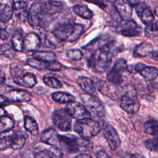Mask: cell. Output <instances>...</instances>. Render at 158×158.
<instances>
[{
  "instance_id": "cell-31",
  "label": "cell",
  "mask_w": 158,
  "mask_h": 158,
  "mask_svg": "<svg viewBox=\"0 0 158 158\" xmlns=\"http://www.w3.org/2000/svg\"><path fill=\"white\" fill-rule=\"evenodd\" d=\"M144 132L146 134L151 135L158 138V122L155 120H148L145 122L143 127Z\"/></svg>"
},
{
  "instance_id": "cell-5",
  "label": "cell",
  "mask_w": 158,
  "mask_h": 158,
  "mask_svg": "<svg viewBox=\"0 0 158 158\" xmlns=\"http://www.w3.org/2000/svg\"><path fill=\"white\" fill-rule=\"evenodd\" d=\"M74 131L83 139H89L98 135L101 130L100 124L91 118L77 120L73 125Z\"/></svg>"
},
{
  "instance_id": "cell-36",
  "label": "cell",
  "mask_w": 158,
  "mask_h": 158,
  "mask_svg": "<svg viewBox=\"0 0 158 158\" xmlns=\"http://www.w3.org/2000/svg\"><path fill=\"white\" fill-rule=\"evenodd\" d=\"M13 136L10 135H0V150H4L11 147Z\"/></svg>"
},
{
  "instance_id": "cell-22",
  "label": "cell",
  "mask_w": 158,
  "mask_h": 158,
  "mask_svg": "<svg viewBox=\"0 0 158 158\" xmlns=\"http://www.w3.org/2000/svg\"><path fill=\"white\" fill-rule=\"evenodd\" d=\"M77 83L87 94L94 95L96 93L95 85L90 78L87 77H80L77 78Z\"/></svg>"
},
{
  "instance_id": "cell-40",
  "label": "cell",
  "mask_w": 158,
  "mask_h": 158,
  "mask_svg": "<svg viewBox=\"0 0 158 158\" xmlns=\"http://www.w3.org/2000/svg\"><path fill=\"white\" fill-rule=\"evenodd\" d=\"M145 146L150 151H157L158 149V138H154L147 139L145 141Z\"/></svg>"
},
{
  "instance_id": "cell-45",
  "label": "cell",
  "mask_w": 158,
  "mask_h": 158,
  "mask_svg": "<svg viewBox=\"0 0 158 158\" xmlns=\"http://www.w3.org/2000/svg\"><path fill=\"white\" fill-rule=\"evenodd\" d=\"M95 158H111L106 152L103 151H99L95 156Z\"/></svg>"
},
{
  "instance_id": "cell-38",
  "label": "cell",
  "mask_w": 158,
  "mask_h": 158,
  "mask_svg": "<svg viewBox=\"0 0 158 158\" xmlns=\"http://www.w3.org/2000/svg\"><path fill=\"white\" fill-rule=\"evenodd\" d=\"M112 68L123 74V73L127 70L128 68L126 60L123 58L118 59L115 61Z\"/></svg>"
},
{
  "instance_id": "cell-6",
  "label": "cell",
  "mask_w": 158,
  "mask_h": 158,
  "mask_svg": "<svg viewBox=\"0 0 158 158\" xmlns=\"http://www.w3.org/2000/svg\"><path fill=\"white\" fill-rule=\"evenodd\" d=\"M80 98L84 104V106L90 114L99 117L105 115L104 107L101 101L96 96L85 93L81 94Z\"/></svg>"
},
{
  "instance_id": "cell-41",
  "label": "cell",
  "mask_w": 158,
  "mask_h": 158,
  "mask_svg": "<svg viewBox=\"0 0 158 158\" xmlns=\"http://www.w3.org/2000/svg\"><path fill=\"white\" fill-rule=\"evenodd\" d=\"M13 49L14 48H12V46L7 43L3 44L1 46V51L2 53L7 57H9V58H13V57L15 56V52Z\"/></svg>"
},
{
  "instance_id": "cell-15",
  "label": "cell",
  "mask_w": 158,
  "mask_h": 158,
  "mask_svg": "<svg viewBox=\"0 0 158 158\" xmlns=\"http://www.w3.org/2000/svg\"><path fill=\"white\" fill-rule=\"evenodd\" d=\"M114 6L119 16L124 21L128 20L132 15V6L125 0H115Z\"/></svg>"
},
{
  "instance_id": "cell-21",
  "label": "cell",
  "mask_w": 158,
  "mask_h": 158,
  "mask_svg": "<svg viewBox=\"0 0 158 158\" xmlns=\"http://www.w3.org/2000/svg\"><path fill=\"white\" fill-rule=\"evenodd\" d=\"M40 138L43 143L51 146H56L58 143L59 134L55 128H49L41 133Z\"/></svg>"
},
{
  "instance_id": "cell-42",
  "label": "cell",
  "mask_w": 158,
  "mask_h": 158,
  "mask_svg": "<svg viewBox=\"0 0 158 158\" xmlns=\"http://www.w3.org/2000/svg\"><path fill=\"white\" fill-rule=\"evenodd\" d=\"M22 71V67L20 65L16 63H13L10 65V72L11 75L13 77V78L20 75Z\"/></svg>"
},
{
  "instance_id": "cell-16",
  "label": "cell",
  "mask_w": 158,
  "mask_h": 158,
  "mask_svg": "<svg viewBox=\"0 0 158 158\" xmlns=\"http://www.w3.org/2000/svg\"><path fill=\"white\" fill-rule=\"evenodd\" d=\"M28 4L23 1H18L14 2V12L15 19L20 22H24L28 20V11L27 10Z\"/></svg>"
},
{
  "instance_id": "cell-27",
  "label": "cell",
  "mask_w": 158,
  "mask_h": 158,
  "mask_svg": "<svg viewBox=\"0 0 158 158\" xmlns=\"http://www.w3.org/2000/svg\"><path fill=\"white\" fill-rule=\"evenodd\" d=\"M107 79L108 81L114 85H120L123 81V73L112 68L107 74Z\"/></svg>"
},
{
  "instance_id": "cell-1",
  "label": "cell",
  "mask_w": 158,
  "mask_h": 158,
  "mask_svg": "<svg viewBox=\"0 0 158 158\" xmlns=\"http://www.w3.org/2000/svg\"><path fill=\"white\" fill-rule=\"evenodd\" d=\"M114 46V41H109L99 47L98 52H93L88 59V64L96 72L102 73L110 66L112 55L110 50Z\"/></svg>"
},
{
  "instance_id": "cell-7",
  "label": "cell",
  "mask_w": 158,
  "mask_h": 158,
  "mask_svg": "<svg viewBox=\"0 0 158 158\" xmlns=\"http://www.w3.org/2000/svg\"><path fill=\"white\" fill-rule=\"evenodd\" d=\"M71 117L65 109L56 110L52 114V120L55 127L63 131L70 130L72 125Z\"/></svg>"
},
{
  "instance_id": "cell-33",
  "label": "cell",
  "mask_w": 158,
  "mask_h": 158,
  "mask_svg": "<svg viewBox=\"0 0 158 158\" xmlns=\"http://www.w3.org/2000/svg\"><path fill=\"white\" fill-rule=\"evenodd\" d=\"M24 38L21 33H15L11 39V43L13 48L17 51H22L23 50Z\"/></svg>"
},
{
  "instance_id": "cell-32",
  "label": "cell",
  "mask_w": 158,
  "mask_h": 158,
  "mask_svg": "<svg viewBox=\"0 0 158 158\" xmlns=\"http://www.w3.org/2000/svg\"><path fill=\"white\" fill-rule=\"evenodd\" d=\"M73 11L77 15L85 19H89L93 16L92 12L85 6L75 5L73 7Z\"/></svg>"
},
{
  "instance_id": "cell-20",
  "label": "cell",
  "mask_w": 158,
  "mask_h": 158,
  "mask_svg": "<svg viewBox=\"0 0 158 158\" xmlns=\"http://www.w3.org/2000/svg\"><path fill=\"white\" fill-rule=\"evenodd\" d=\"M120 34L127 37L138 36L140 34V29L134 20H128L123 25L120 29Z\"/></svg>"
},
{
  "instance_id": "cell-25",
  "label": "cell",
  "mask_w": 158,
  "mask_h": 158,
  "mask_svg": "<svg viewBox=\"0 0 158 158\" xmlns=\"http://www.w3.org/2000/svg\"><path fill=\"white\" fill-rule=\"evenodd\" d=\"M52 99L57 102L60 103H72L75 101V97L67 93L57 91L52 93Z\"/></svg>"
},
{
  "instance_id": "cell-48",
  "label": "cell",
  "mask_w": 158,
  "mask_h": 158,
  "mask_svg": "<svg viewBox=\"0 0 158 158\" xmlns=\"http://www.w3.org/2000/svg\"><path fill=\"white\" fill-rule=\"evenodd\" d=\"M74 158H92V157L89 155H88L87 154L81 153V154H80L77 155Z\"/></svg>"
},
{
  "instance_id": "cell-50",
  "label": "cell",
  "mask_w": 158,
  "mask_h": 158,
  "mask_svg": "<svg viewBox=\"0 0 158 158\" xmlns=\"http://www.w3.org/2000/svg\"><path fill=\"white\" fill-rule=\"evenodd\" d=\"M130 158H146V157H144L142 155H140V154H135L131 155L130 157Z\"/></svg>"
},
{
  "instance_id": "cell-39",
  "label": "cell",
  "mask_w": 158,
  "mask_h": 158,
  "mask_svg": "<svg viewBox=\"0 0 158 158\" xmlns=\"http://www.w3.org/2000/svg\"><path fill=\"white\" fill-rule=\"evenodd\" d=\"M67 57L73 60H80L83 57V53L79 49H70L66 53Z\"/></svg>"
},
{
  "instance_id": "cell-23",
  "label": "cell",
  "mask_w": 158,
  "mask_h": 158,
  "mask_svg": "<svg viewBox=\"0 0 158 158\" xmlns=\"http://www.w3.org/2000/svg\"><path fill=\"white\" fill-rule=\"evenodd\" d=\"M152 52L153 47L152 44L149 42L143 41L135 47L133 54L136 57H146L150 56Z\"/></svg>"
},
{
  "instance_id": "cell-4",
  "label": "cell",
  "mask_w": 158,
  "mask_h": 158,
  "mask_svg": "<svg viewBox=\"0 0 158 158\" xmlns=\"http://www.w3.org/2000/svg\"><path fill=\"white\" fill-rule=\"evenodd\" d=\"M48 16L51 17L46 10L44 2H34L29 9L28 21L33 28L40 30L48 22Z\"/></svg>"
},
{
  "instance_id": "cell-3",
  "label": "cell",
  "mask_w": 158,
  "mask_h": 158,
  "mask_svg": "<svg viewBox=\"0 0 158 158\" xmlns=\"http://www.w3.org/2000/svg\"><path fill=\"white\" fill-rule=\"evenodd\" d=\"M83 27L78 23H64L56 27L52 34L60 41L73 42L82 35Z\"/></svg>"
},
{
  "instance_id": "cell-18",
  "label": "cell",
  "mask_w": 158,
  "mask_h": 158,
  "mask_svg": "<svg viewBox=\"0 0 158 158\" xmlns=\"http://www.w3.org/2000/svg\"><path fill=\"white\" fill-rule=\"evenodd\" d=\"M5 97L7 101L11 102H28L31 100L30 94L21 89H12Z\"/></svg>"
},
{
  "instance_id": "cell-10",
  "label": "cell",
  "mask_w": 158,
  "mask_h": 158,
  "mask_svg": "<svg viewBox=\"0 0 158 158\" xmlns=\"http://www.w3.org/2000/svg\"><path fill=\"white\" fill-rule=\"evenodd\" d=\"M69 115L77 120L90 118L91 114L85 106L79 102H72L69 104L65 108Z\"/></svg>"
},
{
  "instance_id": "cell-49",
  "label": "cell",
  "mask_w": 158,
  "mask_h": 158,
  "mask_svg": "<svg viewBox=\"0 0 158 158\" xmlns=\"http://www.w3.org/2000/svg\"><path fill=\"white\" fill-rule=\"evenodd\" d=\"M127 2H128L129 4H130L132 6H135L136 4H138L139 2V0H125Z\"/></svg>"
},
{
  "instance_id": "cell-19",
  "label": "cell",
  "mask_w": 158,
  "mask_h": 158,
  "mask_svg": "<svg viewBox=\"0 0 158 158\" xmlns=\"http://www.w3.org/2000/svg\"><path fill=\"white\" fill-rule=\"evenodd\" d=\"M14 81L18 85L27 88H32L36 84L37 80L35 75L33 73H25L23 75L14 77Z\"/></svg>"
},
{
  "instance_id": "cell-52",
  "label": "cell",
  "mask_w": 158,
  "mask_h": 158,
  "mask_svg": "<svg viewBox=\"0 0 158 158\" xmlns=\"http://www.w3.org/2000/svg\"><path fill=\"white\" fill-rule=\"evenodd\" d=\"M154 12H155V14L157 17H158V6H157L156 8H155V10H154Z\"/></svg>"
},
{
  "instance_id": "cell-24",
  "label": "cell",
  "mask_w": 158,
  "mask_h": 158,
  "mask_svg": "<svg viewBox=\"0 0 158 158\" xmlns=\"http://www.w3.org/2000/svg\"><path fill=\"white\" fill-rule=\"evenodd\" d=\"M34 158H64L60 149L52 148L50 149H44L38 152Z\"/></svg>"
},
{
  "instance_id": "cell-44",
  "label": "cell",
  "mask_w": 158,
  "mask_h": 158,
  "mask_svg": "<svg viewBox=\"0 0 158 158\" xmlns=\"http://www.w3.org/2000/svg\"><path fill=\"white\" fill-rule=\"evenodd\" d=\"M9 36L8 31L4 28H0V38L2 40H7Z\"/></svg>"
},
{
  "instance_id": "cell-11",
  "label": "cell",
  "mask_w": 158,
  "mask_h": 158,
  "mask_svg": "<svg viewBox=\"0 0 158 158\" xmlns=\"http://www.w3.org/2000/svg\"><path fill=\"white\" fill-rule=\"evenodd\" d=\"M27 64L31 67L39 70H48L51 71H59L62 69V64L57 60L53 62H47L35 58H30L28 59Z\"/></svg>"
},
{
  "instance_id": "cell-35",
  "label": "cell",
  "mask_w": 158,
  "mask_h": 158,
  "mask_svg": "<svg viewBox=\"0 0 158 158\" xmlns=\"http://www.w3.org/2000/svg\"><path fill=\"white\" fill-rule=\"evenodd\" d=\"M43 82L46 86L52 88L59 89L62 87V83L57 78L52 76H44L43 77Z\"/></svg>"
},
{
  "instance_id": "cell-13",
  "label": "cell",
  "mask_w": 158,
  "mask_h": 158,
  "mask_svg": "<svg viewBox=\"0 0 158 158\" xmlns=\"http://www.w3.org/2000/svg\"><path fill=\"white\" fill-rule=\"evenodd\" d=\"M135 70L148 81L155 80L158 76V69L153 66H147L142 63H138L135 66Z\"/></svg>"
},
{
  "instance_id": "cell-34",
  "label": "cell",
  "mask_w": 158,
  "mask_h": 158,
  "mask_svg": "<svg viewBox=\"0 0 158 158\" xmlns=\"http://www.w3.org/2000/svg\"><path fill=\"white\" fill-rule=\"evenodd\" d=\"M59 41L52 33H46L44 38V43L47 48H55L59 44Z\"/></svg>"
},
{
  "instance_id": "cell-17",
  "label": "cell",
  "mask_w": 158,
  "mask_h": 158,
  "mask_svg": "<svg viewBox=\"0 0 158 158\" xmlns=\"http://www.w3.org/2000/svg\"><path fill=\"white\" fill-rule=\"evenodd\" d=\"M41 44L39 36L35 33H29L24 38L23 49L26 51H36Z\"/></svg>"
},
{
  "instance_id": "cell-26",
  "label": "cell",
  "mask_w": 158,
  "mask_h": 158,
  "mask_svg": "<svg viewBox=\"0 0 158 158\" xmlns=\"http://www.w3.org/2000/svg\"><path fill=\"white\" fill-rule=\"evenodd\" d=\"M33 58L47 62H53L57 60L56 54L52 51H38L33 54Z\"/></svg>"
},
{
  "instance_id": "cell-43",
  "label": "cell",
  "mask_w": 158,
  "mask_h": 158,
  "mask_svg": "<svg viewBox=\"0 0 158 158\" xmlns=\"http://www.w3.org/2000/svg\"><path fill=\"white\" fill-rule=\"evenodd\" d=\"M84 1L89 3L94 4L101 8H104L107 6V4L105 3L104 0H84Z\"/></svg>"
},
{
  "instance_id": "cell-14",
  "label": "cell",
  "mask_w": 158,
  "mask_h": 158,
  "mask_svg": "<svg viewBox=\"0 0 158 158\" xmlns=\"http://www.w3.org/2000/svg\"><path fill=\"white\" fill-rule=\"evenodd\" d=\"M14 0H0V22H7L14 12Z\"/></svg>"
},
{
  "instance_id": "cell-37",
  "label": "cell",
  "mask_w": 158,
  "mask_h": 158,
  "mask_svg": "<svg viewBox=\"0 0 158 158\" xmlns=\"http://www.w3.org/2000/svg\"><path fill=\"white\" fill-rule=\"evenodd\" d=\"M145 35L149 38H154L158 36V27L154 22L146 25L145 30Z\"/></svg>"
},
{
  "instance_id": "cell-2",
  "label": "cell",
  "mask_w": 158,
  "mask_h": 158,
  "mask_svg": "<svg viewBox=\"0 0 158 158\" xmlns=\"http://www.w3.org/2000/svg\"><path fill=\"white\" fill-rule=\"evenodd\" d=\"M58 143L60 147L69 153L89 152L93 148V143L89 139L78 138L73 135H59Z\"/></svg>"
},
{
  "instance_id": "cell-9",
  "label": "cell",
  "mask_w": 158,
  "mask_h": 158,
  "mask_svg": "<svg viewBox=\"0 0 158 158\" xmlns=\"http://www.w3.org/2000/svg\"><path fill=\"white\" fill-rule=\"evenodd\" d=\"M139 102L136 94L133 91H128L124 94L120 99V107L128 114H135L139 109Z\"/></svg>"
},
{
  "instance_id": "cell-30",
  "label": "cell",
  "mask_w": 158,
  "mask_h": 158,
  "mask_svg": "<svg viewBox=\"0 0 158 158\" xmlns=\"http://www.w3.org/2000/svg\"><path fill=\"white\" fill-rule=\"evenodd\" d=\"M24 127L25 130L33 135H37L39 130L36 122L30 116H25L24 118Z\"/></svg>"
},
{
  "instance_id": "cell-28",
  "label": "cell",
  "mask_w": 158,
  "mask_h": 158,
  "mask_svg": "<svg viewBox=\"0 0 158 158\" xmlns=\"http://www.w3.org/2000/svg\"><path fill=\"white\" fill-rule=\"evenodd\" d=\"M27 138V135L22 131L15 133L13 136L11 148L15 150L21 149L25 144Z\"/></svg>"
},
{
  "instance_id": "cell-46",
  "label": "cell",
  "mask_w": 158,
  "mask_h": 158,
  "mask_svg": "<svg viewBox=\"0 0 158 158\" xmlns=\"http://www.w3.org/2000/svg\"><path fill=\"white\" fill-rule=\"evenodd\" d=\"M5 81H6V75L2 70H0V84L4 83Z\"/></svg>"
},
{
  "instance_id": "cell-29",
  "label": "cell",
  "mask_w": 158,
  "mask_h": 158,
  "mask_svg": "<svg viewBox=\"0 0 158 158\" xmlns=\"http://www.w3.org/2000/svg\"><path fill=\"white\" fill-rule=\"evenodd\" d=\"M14 120L8 116L3 115L0 117V134L5 133L11 130L14 127Z\"/></svg>"
},
{
  "instance_id": "cell-47",
  "label": "cell",
  "mask_w": 158,
  "mask_h": 158,
  "mask_svg": "<svg viewBox=\"0 0 158 158\" xmlns=\"http://www.w3.org/2000/svg\"><path fill=\"white\" fill-rule=\"evenodd\" d=\"M150 56H151V57L152 59H154V60H156V61L158 62V50H157V51H153V52L151 54Z\"/></svg>"
},
{
  "instance_id": "cell-8",
  "label": "cell",
  "mask_w": 158,
  "mask_h": 158,
  "mask_svg": "<svg viewBox=\"0 0 158 158\" xmlns=\"http://www.w3.org/2000/svg\"><path fill=\"white\" fill-rule=\"evenodd\" d=\"M101 129L111 150L116 149L120 144L121 141L117 131L114 127L106 121H102L100 124Z\"/></svg>"
},
{
  "instance_id": "cell-51",
  "label": "cell",
  "mask_w": 158,
  "mask_h": 158,
  "mask_svg": "<svg viewBox=\"0 0 158 158\" xmlns=\"http://www.w3.org/2000/svg\"><path fill=\"white\" fill-rule=\"evenodd\" d=\"M5 114H6V111L3 108L0 107V117L3 115H5Z\"/></svg>"
},
{
  "instance_id": "cell-12",
  "label": "cell",
  "mask_w": 158,
  "mask_h": 158,
  "mask_svg": "<svg viewBox=\"0 0 158 158\" xmlns=\"http://www.w3.org/2000/svg\"><path fill=\"white\" fill-rule=\"evenodd\" d=\"M135 7L138 16L144 24L148 25L153 22L154 20V14L144 2H139L135 6Z\"/></svg>"
}]
</instances>
